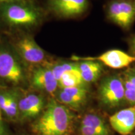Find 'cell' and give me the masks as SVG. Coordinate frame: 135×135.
I'll use <instances>...</instances> for the list:
<instances>
[{
  "mask_svg": "<svg viewBox=\"0 0 135 135\" xmlns=\"http://www.w3.org/2000/svg\"><path fill=\"white\" fill-rule=\"evenodd\" d=\"M75 116L69 108L51 99L43 114L32 126L38 135H71Z\"/></svg>",
  "mask_w": 135,
  "mask_h": 135,
  "instance_id": "obj_1",
  "label": "cell"
},
{
  "mask_svg": "<svg viewBox=\"0 0 135 135\" xmlns=\"http://www.w3.org/2000/svg\"><path fill=\"white\" fill-rule=\"evenodd\" d=\"M87 84L83 80L79 67L73 70L65 72L58 81V87L60 88L87 86Z\"/></svg>",
  "mask_w": 135,
  "mask_h": 135,
  "instance_id": "obj_15",
  "label": "cell"
},
{
  "mask_svg": "<svg viewBox=\"0 0 135 135\" xmlns=\"http://www.w3.org/2000/svg\"><path fill=\"white\" fill-rule=\"evenodd\" d=\"M88 0H49L48 7L56 15L61 18L80 16L87 11Z\"/></svg>",
  "mask_w": 135,
  "mask_h": 135,
  "instance_id": "obj_6",
  "label": "cell"
},
{
  "mask_svg": "<svg viewBox=\"0 0 135 135\" xmlns=\"http://www.w3.org/2000/svg\"><path fill=\"white\" fill-rule=\"evenodd\" d=\"M81 124L92 128L99 135H110L108 126L106 125L103 118L95 113H88L84 114Z\"/></svg>",
  "mask_w": 135,
  "mask_h": 135,
  "instance_id": "obj_14",
  "label": "cell"
},
{
  "mask_svg": "<svg viewBox=\"0 0 135 135\" xmlns=\"http://www.w3.org/2000/svg\"><path fill=\"white\" fill-rule=\"evenodd\" d=\"M121 75L125 90L135 91V66L128 67Z\"/></svg>",
  "mask_w": 135,
  "mask_h": 135,
  "instance_id": "obj_17",
  "label": "cell"
},
{
  "mask_svg": "<svg viewBox=\"0 0 135 135\" xmlns=\"http://www.w3.org/2000/svg\"><path fill=\"white\" fill-rule=\"evenodd\" d=\"M107 18L123 30L135 21V0H111L106 6Z\"/></svg>",
  "mask_w": 135,
  "mask_h": 135,
  "instance_id": "obj_3",
  "label": "cell"
},
{
  "mask_svg": "<svg viewBox=\"0 0 135 135\" xmlns=\"http://www.w3.org/2000/svg\"><path fill=\"white\" fill-rule=\"evenodd\" d=\"M0 78L14 84L20 83L24 78L21 65L6 51H0Z\"/></svg>",
  "mask_w": 135,
  "mask_h": 135,
  "instance_id": "obj_7",
  "label": "cell"
},
{
  "mask_svg": "<svg viewBox=\"0 0 135 135\" xmlns=\"http://www.w3.org/2000/svg\"><path fill=\"white\" fill-rule=\"evenodd\" d=\"M17 49L21 57L28 63L37 64L45 60L44 50L30 37H24L17 43Z\"/></svg>",
  "mask_w": 135,
  "mask_h": 135,
  "instance_id": "obj_10",
  "label": "cell"
},
{
  "mask_svg": "<svg viewBox=\"0 0 135 135\" xmlns=\"http://www.w3.org/2000/svg\"><path fill=\"white\" fill-rule=\"evenodd\" d=\"M0 135H6V129L1 121H0Z\"/></svg>",
  "mask_w": 135,
  "mask_h": 135,
  "instance_id": "obj_22",
  "label": "cell"
},
{
  "mask_svg": "<svg viewBox=\"0 0 135 135\" xmlns=\"http://www.w3.org/2000/svg\"><path fill=\"white\" fill-rule=\"evenodd\" d=\"M2 13L6 21L15 26H32L40 18L38 13L33 8L17 2L3 4Z\"/></svg>",
  "mask_w": 135,
  "mask_h": 135,
  "instance_id": "obj_4",
  "label": "cell"
},
{
  "mask_svg": "<svg viewBox=\"0 0 135 135\" xmlns=\"http://www.w3.org/2000/svg\"><path fill=\"white\" fill-rule=\"evenodd\" d=\"M124 95H125L126 103L129 104V106H135V91L125 90Z\"/></svg>",
  "mask_w": 135,
  "mask_h": 135,
  "instance_id": "obj_18",
  "label": "cell"
},
{
  "mask_svg": "<svg viewBox=\"0 0 135 135\" xmlns=\"http://www.w3.org/2000/svg\"><path fill=\"white\" fill-rule=\"evenodd\" d=\"M80 131L81 135H99L92 128L83 124H81Z\"/></svg>",
  "mask_w": 135,
  "mask_h": 135,
  "instance_id": "obj_19",
  "label": "cell"
},
{
  "mask_svg": "<svg viewBox=\"0 0 135 135\" xmlns=\"http://www.w3.org/2000/svg\"><path fill=\"white\" fill-rule=\"evenodd\" d=\"M19 98L16 93L8 92V101L4 111L9 118H14L18 114Z\"/></svg>",
  "mask_w": 135,
  "mask_h": 135,
  "instance_id": "obj_16",
  "label": "cell"
},
{
  "mask_svg": "<svg viewBox=\"0 0 135 135\" xmlns=\"http://www.w3.org/2000/svg\"><path fill=\"white\" fill-rule=\"evenodd\" d=\"M78 63L83 80L86 84L97 81L104 73V65L94 60H81Z\"/></svg>",
  "mask_w": 135,
  "mask_h": 135,
  "instance_id": "obj_13",
  "label": "cell"
},
{
  "mask_svg": "<svg viewBox=\"0 0 135 135\" xmlns=\"http://www.w3.org/2000/svg\"><path fill=\"white\" fill-rule=\"evenodd\" d=\"M129 53L135 55V35L129 41Z\"/></svg>",
  "mask_w": 135,
  "mask_h": 135,
  "instance_id": "obj_21",
  "label": "cell"
},
{
  "mask_svg": "<svg viewBox=\"0 0 135 135\" xmlns=\"http://www.w3.org/2000/svg\"><path fill=\"white\" fill-rule=\"evenodd\" d=\"M32 84L37 88L53 93L58 88V82L55 78L51 68H40L35 71L32 76Z\"/></svg>",
  "mask_w": 135,
  "mask_h": 135,
  "instance_id": "obj_11",
  "label": "cell"
},
{
  "mask_svg": "<svg viewBox=\"0 0 135 135\" xmlns=\"http://www.w3.org/2000/svg\"><path fill=\"white\" fill-rule=\"evenodd\" d=\"M44 106L43 97L29 94L19 99L18 110L24 118H34L42 111Z\"/></svg>",
  "mask_w": 135,
  "mask_h": 135,
  "instance_id": "obj_12",
  "label": "cell"
},
{
  "mask_svg": "<svg viewBox=\"0 0 135 135\" xmlns=\"http://www.w3.org/2000/svg\"><path fill=\"white\" fill-rule=\"evenodd\" d=\"M8 101V92L0 94V109L4 112Z\"/></svg>",
  "mask_w": 135,
  "mask_h": 135,
  "instance_id": "obj_20",
  "label": "cell"
},
{
  "mask_svg": "<svg viewBox=\"0 0 135 135\" xmlns=\"http://www.w3.org/2000/svg\"><path fill=\"white\" fill-rule=\"evenodd\" d=\"M75 60L97 61L106 66L118 70L129 67L135 63V55L119 50H111L97 56L76 58Z\"/></svg>",
  "mask_w": 135,
  "mask_h": 135,
  "instance_id": "obj_5",
  "label": "cell"
},
{
  "mask_svg": "<svg viewBox=\"0 0 135 135\" xmlns=\"http://www.w3.org/2000/svg\"><path fill=\"white\" fill-rule=\"evenodd\" d=\"M89 97L87 87L76 86L60 88L57 93V99L68 108L80 109L86 104Z\"/></svg>",
  "mask_w": 135,
  "mask_h": 135,
  "instance_id": "obj_8",
  "label": "cell"
},
{
  "mask_svg": "<svg viewBox=\"0 0 135 135\" xmlns=\"http://www.w3.org/2000/svg\"><path fill=\"white\" fill-rule=\"evenodd\" d=\"M20 0H0V4H4V3H12V2H18Z\"/></svg>",
  "mask_w": 135,
  "mask_h": 135,
  "instance_id": "obj_23",
  "label": "cell"
},
{
  "mask_svg": "<svg viewBox=\"0 0 135 135\" xmlns=\"http://www.w3.org/2000/svg\"><path fill=\"white\" fill-rule=\"evenodd\" d=\"M1 110L0 109V121H1V119H2V116H1Z\"/></svg>",
  "mask_w": 135,
  "mask_h": 135,
  "instance_id": "obj_24",
  "label": "cell"
},
{
  "mask_svg": "<svg viewBox=\"0 0 135 135\" xmlns=\"http://www.w3.org/2000/svg\"><path fill=\"white\" fill-rule=\"evenodd\" d=\"M113 129L121 135L131 133L135 128V106L117 111L109 117Z\"/></svg>",
  "mask_w": 135,
  "mask_h": 135,
  "instance_id": "obj_9",
  "label": "cell"
},
{
  "mask_svg": "<svg viewBox=\"0 0 135 135\" xmlns=\"http://www.w3.org/2000/svg\"><path fill=\"white\" fill-rule=\"evenodd\" d=\"M124 93L122 76L119 74H114L101 80L98 89V97L104 107L114 109L126 103Z\"/></svg>",
  "mask_w": 135,
  "mask_h": 135,
  "instance_id": "obj_2",
  "label": "cell"
}]
</instances>
